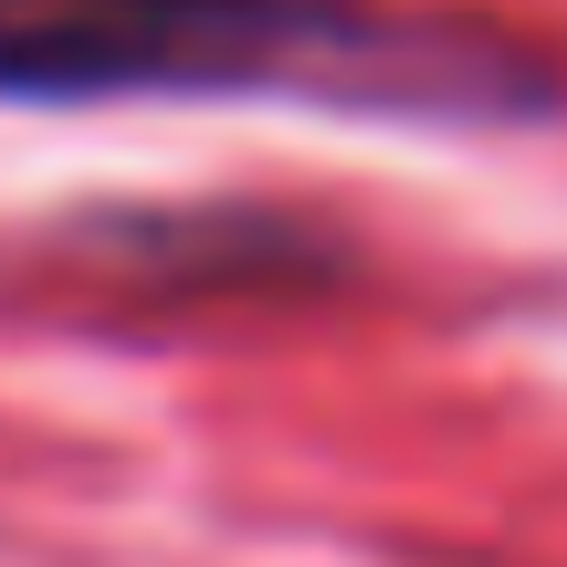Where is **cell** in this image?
<instances>
[{
	"mask_svg": "<svg viewBox=\"0 0 567 567\" xmlns=\"http://www.w3.org/2000/svg\"><path fill=\"white\" fill-rule=\"evenodd\" d=\"M284 95L410 126H536L567 63L442 0H0V105Z\"/></svg>",
	"mask_w": 567,
	"mask_h": 567,
	"instance_id": "obj_1",
	"label": "cell"
}]
</instances>
